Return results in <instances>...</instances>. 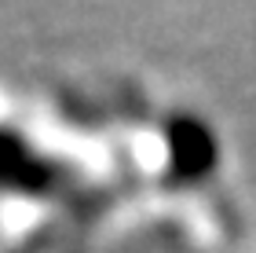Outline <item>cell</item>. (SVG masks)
Here are the masks:
<instances>
[{
	"label": "cell",
	"mask_w": 256,
	"mask_h": 253,
	"mask_svg": "<svg viewBox=\"0 0 256 253\" xmlns=\"http://www.w3.org/2000/svg\"><path fill=\"white\" fill-rule=\"evenodd\" d=\"M0 180L8 187H30V162L26 154H18V147L0 132Z\"/></svg>",
	"instance_id": "obj_1"
}]
</instances>
